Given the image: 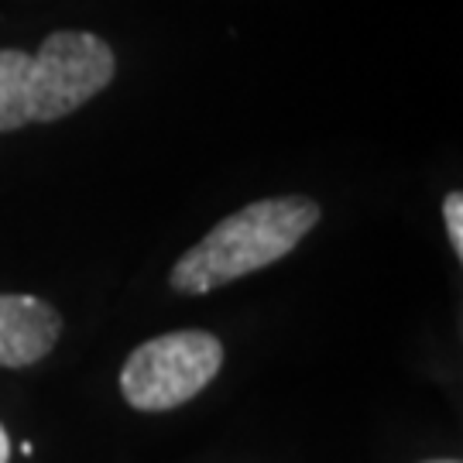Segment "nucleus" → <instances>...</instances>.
I'll return each mask as SVG.
<instances>
[{
  "label": "nucleus",
  "mask_w": 463,
  "mask_h": 463,
  "mask_svg": "<svg viewBox=\"0 0 463 463\" xmlns=\"http://www.w3.org/2000/svg\"><path fill=\"white\" fill-rule=\"evenodd\" d=\"M426 463H460V460H426Z\"/></svg>",
  "instance_id": "obj_7"
},
{
  "label": "nucleus",
  "mask_w": 463,
  "mask_h": 463,
  "mask_svg": "<svg viewBox=\"0 0 463 463\" xmlns=\"http://www.w3.org/2000/svg\"><path fill=\"white\" fill-rule=\"evenodd\" d=\"M319 223V206L306 196L258 199L189 248L172 268V288L183 296H206L220 285L254 275L292 254Z\"/></svg>",
  "instance_id": "obj_2"
},
{
  "label": "nucleus",
  "mask_w": 463,
  "mask_h": 463,
  "mask_svg": "<svg viewBox=\"0 0 463 463\" xmlns=\"http://www.w3.org/2000/svg\"><path fill=\"white\" fill-rule=\"evenodd\" d=\"M223 367V344L206 330L162 333L134 350L120 367V395L137 412L179 409Z\"/></svg>",
  "instance_id": "obj_3"
},
{
  "label": "nucleus",
  "mask_w": 463,
  "mask_h": 463,
  "mask_svg": "<svg viewBox=\"0 0 463 463\" xmlns=\"http://www.w3.org/2000/svg\"><path fill=\"white\" fill-rule=\"evenodd\" d=\"M62 336V319L45 298L0 296V367H32Z\"/></svg>",
  "instance_id": "obj_4"
},
{
  "label": "nucleus",
  "mask_w": 463,
  "mask_h": 463,
  "mask_svg": "<svg viewBox=\"0 0 463 463\" xmlns=\"http://www.w3.org/2000/svg\"><path fill=\"white\" fill-rule=\"evenodd\" d=\"M114 49L90 32H52L38 55L0 49V134L52 124L107 90Z\"/></svg>",
  "instance_id": "obj_1"
},
{
  "label": "nucleus",
  "mask_w": 463,
  "mask_h": 463,
  "mask_svg": "<svg viewBox=\"0 0 463 463\" xmlns=\"http://www.w3.org/2000/svg\"><path fill=\"white\" fill-rule=\"evenodd\" d=\"M443 220H447V233L453 250L463 258V196L460 193H449L443 199Z\"/></svg>",
  "instance_id": "obj_5"
},
{
  "label": "nucleus",
  "mask_w": 463,
  "mask_h": 463,
  "mask_svg": "<svg viewBox=\"0 0 463 463\" xmlns=\"http://www.w3.org/2000/svg\"><path fill=\"white\" fill-rule=\"evenodd\" d=\"M0 463H11V436L0 426Z\"/></svg>",
  "instance_id": "obj_6"
}]
</instances>
